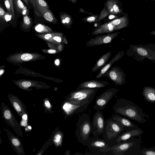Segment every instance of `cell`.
<instances>
[{"label":"cell","instance_id":"60d3db41","mask_svg":"<svg viewBox=\"0 0 155 155\" xmlns=\"http://www.w3.org/2000/svg\"><path fill=\"white\" fill-rule=\"evenodd\" d=\"M61 138V136L60 135L57 134L55 137V141L57 142H58L60 141Z\"/></svg>","mask_w":155,"mask_h":155},{"label":"cell","instance_id":"f907efd6","mask_svg":"<svg viewBox=\"0 0 155 155\" xmlns=\"http://www.w3.org/2000/svg\"><path fill=\"white\" fill-rule=\"evenodd\" d=\"M74 155H84V154L81 153H78V152H76L74 154Z\"/></svg>","mask_w":155,"mask_h":155},{"label":"cell","instance_id":"277c9868","mask_svg":"<svg viewBox=\"0 0 155 155\" xmlns=\"http://www.w3.org/2000/svg\"><path fill=\"white\" fill-rule=\"evenodd\" d=\"M98 89L88 88H76L71 92L67 99L68 102L72 104L82 105L90 104Z\"/></svg>","mask_w":155,"mask_h":155},{"label":"cell","instance_id":"1f68e13d","mask_svg":"<svg viewBox=\"0 0 155 155\" xmlns=\"http://www.w3.org/2000/svg\"><path fill=\"white\" fill-rule=\"evenodd\" d=\"M41 6L49 9V6L44 0H35Z\"/></svg>","mask_w":155,"mask_h":155},{"label":"cell","instance_id":"f35d334b","mask_svg":"<svg viewBox=\"0 0 155 155\" xmlns=\"http://www.w3.org/2000/svg\"><path fill=\"white\" fill-rule=\"evenodd\" d=\"M12 142L13 144L15 146H18L20 144L19 141L17 139H13L12 140Z\"/></svg>","mask_w":155,"mask_h":155},{"label":"cell","instance_id":"681fc988","mask_svg":"<svg viewBox=\"0 0 155 155\" xmlns=\"http://www.w3.org/2000/svg\"><path fill=\"white\" fill-rule=\"evenodd\" d=\"M21 125L23 126H26L27 125L26 122L25 121H22V122H21Z\"/></svg>","mask_w":155,"mask_h":155},{"label":"cell","instance_id":"52a82bcc","mask_svg":"<svg viewBox=\"0 0 155 155\" xmlns=\"http://www.w3.org/2000/svg\"><path fill=\"white\" fill-rule=\"evenodd\" d=\"M118 90L114 88L107 89L101 94L96 99L93 108L95 110L102 111L113 97L117 93Z\"/></svg>","mask_w":155,"mask_h":155},{"label":"cell","instance_id":"bcb514c9","mask_svg":"<svg viewBox=\"0 0 155 155\" xmlns=\"http://www.w3.org/2000/svg\"><path fill=\"white\" fill-rule=\"evenodd\" d=\"M55 63L57 65H58L59 64L60 62L59 60L57 59L55 61Z\"/></svg>","mask_w":155,"mask_h":155},{"label":"cell","instance_id":"8fae6325","mask_svg":"<svg viewBox=\"0 0 155 155\" xmlns=\"http://www.w3.org/2000/svg\"><path fill=\"white\" fill-rule=\"evenodd\" d=\"M123 5L119 0H107L104 3V7L110 14L123 15L125 12L122 8Z\"/></svg>","mask_w":155,"mask_h":155},{"label":"cell","instance_id":"7402d4cb","mask_svg":"<svg viewBox=\"0 0 155 155\" xmlns=\"http://www.w3.org/2000/svg\"><path fill=\"white\" fill-rule=\"evenodd\" d=\"M14 5L16 12L18 14H22L24 16L28 14L26 7L21 0H13Z\"/></svg>","mask_w":155,"mask_h":155},{"label":"cell","instance_id":"5b68a950","mask_svg":"<svg viewBox=\"0 0 155 155\" xmlns=\"http://www.w3.org/2000/svg\"><path fill=\"white\" fill-rule=\"evenodd\" d=\"M86 146L94 155H106L110 147L103 138L94 137H90Z\"/></svg>","mask_w":155,"mask_h":155},{"label":"cell","instance_id":"816d5d0a","mask_svg":"<svg viewBox=\"0 0 155 155\" xmlns=\"http://www.w3.org/2000/svg\"><path fill=\"white\" fill-rule=\"evenodd\" d=\"M25 3L28 5H29V0H23Z\"/></svg>","mask_w":155,"mask_h":155},{"label":"cell","instance_id":"4316f807","mask_svg":"<svg viewBox=\"0 0 155 155\" xmlns=\"http://www.w3.org/2000/svg\"><path fill=\"white\" fill-rule=\"evenodd\" d=\"M23 21L22 25L26 27L30 26L32 23V20L28 15L24 16Z\"/></svg>","mask_w":155,"mask_h":155},{"label":"cell","instance_id":"ba28073f","mask_svg":"<svg viewBox=\"0 0 155 155\" xmlns=\"http://www.w3.org/2000/svg\"><path fill=\"white\" fill-rule=\"evenodd\" d=\"M105 121L102 112L97 110L91 121V134L93 137H98L102 135Z\"/></svg>","mask_w":155,"mask_h":155},{"label":"cell","instance_id":"11a10c76","mask_svg":"<svg viewBox=\"0 0 155 155\" xmlns=\"http://www.w3.org/2000/svg\"><path fill=\"white\" fill-rule=\"evenodd\" d=\"M145 0V1H148V0ZM152 0V1H154L155 2V0Z\"/></svg>","mask_w":155,"mask_h":155},{"label":"cell","instance_id":"3957f363","mask_svg":"<svg viewBox=\"0 0 155 155\" xmlns=\"http://www.w3.org/2000/svg\"><path fill=\"white\" fill-rule=\"evenodd\" d=\"M125 131L124 126L111 117L105 121L102 137L111 147L117 144V138Z\"/></svg>","mask_w":155,"mask_h":155},{"label":"cell","instance_id":"4dcf8cb0","mask_svg":"<svg viewBox=\"0 0 155 155\" xmlns=\"http://www.w3.org/2000/svg\"><path fill=\"white\" fill-rule=\"evenodd\" d=\"M4 4L6 8L7 12L12 15L11 6L9 0H4Z\"/></svg>","mask_w":155,"mask_h":155},{"label":"cell","instance_id":"cb8c5ba5","mask_svg":"<svg viewBox=\"0 0 155 155\" xmlns=\"http://www.w3.org/2000/svg\"><path fill=\"white\" fill-rule=\"evenodd\" d=\"M99 15H94L85 17L82 18L81 20L85 22L89 23H95V21L99 17Z\"/></svg>","mask_w":155,"mask_h":155},{"label":"cell","instance_id":"d6986e66","mask_svg":"<svg viewBox=\"0 0 155 155\" xmlns=\"http://www.w3.org/2000/svg\"><path fill=\"white\" fill-rule=\"evenodd\" d=\"M123 53L122 51L119 52L116 54L109 62L101 69L99 73L96 75V78L98 79L103 77V76L109 69L112 64L120 59L122 57L123 55Z\"/></svg>","mask_w":155,"mask_h":155},{"label":"cell","instance_id":"ab89813d","mask_svg":"<svg viewBox=\"0 0 155 155\" xmlns=\"http://www.w3.org/2000/svg\"><path fill=\"white\" fill-rule=\"evenodd\" d=\"M79 12L86 13L87 14H88L90 15H94L91 12H87L85 11L84 10L81 8L79 9Z\"/></svg>","mask_w":155,"mask_h":155},{"label":"cell","instance_id":"8d00e7d4","mask_svg":"<svg viewBox=\"0 0 155 155\" xmlns=\"http://www.w3.org/2000/svg\"><path fill=\"white\" fill-rule=\"evenodd\" d=\"M22 85L24 87L27 88L31 86V83L29 81H25L22 83Z\"/></svg>","mask_w":155,"mask_h":155},{"label":"cell","instance_id":"74e56055","mask_svg":"<svg viewBox=\"0 0 155 155\" xmlns=\"http://www.w3.org/2000/svg\"><path fill=\"white\" fill-rule=\"evenodd\" d=\"M13 105L14 108L15 110L18 112H20L21 110V108L19 105L16 102H14L13 103Z\"/></svg>","mask_w":155,"mask_h":155},{"label":"cell","instance_id":"5bb4252c","mask_svg":"<svg viewBox=\"0 0 155 155\" xmlns=\"http://www.w3.org/2000/svg\"><path fill=\"white\" fill-rule=\"evenodd\" d=\"M111 118L115 121L121 124L124 127L125 130H129L139 128L136 124L133 123L129 119L115 114L111 115Z\"/></svg>","mask_w":155,"mask_h":155},{"label":"cell","instance_id":"d6a6232c","mask_svg":"<svg viewBox=\"0 0 155 155\" xmlns=\"http://www.w3.org/2000/svg\"><path fill=\"white\" fill-rule=\"evenodd\" d=\"M11 6V9L12 11V19L13 20H14L15 19V11L14 7V3L13 0H9Z\"/></svg>","mask_w":155,"mask_h":155},{"label":"cell","instance_id":"836d02e7","mask_svg":"<svg viewBox=\"0 0 155 155\" xmlns=\"http://www.w3.org/2000/svg\"><path fill=\"white\" fill-rule=\"evenodd\" d=\"M137 51L142 56H145L147 54V51L143 48H138L137 49Z\"/></svg>","mask_w":155,"mask_h":155},{"label":"cell","instance_id":"8992f818","mask_svg":"<svg viewBox=\"0 0 155 155\" xmlns=\"http://www.w3.org/2000/svg\"><path fill=\"white\" fill-rule=\"evenodd\" d=\"M136 139L134 137L124 141L121 142L117 144L109 147L107 150L106 152H111L115 155L125 154L129 150L133 148L137 143Z\"/></svg>","mask_w":155,"mask_h":155},{"label":"cell","instance_id":"30bf717a","mask_svg":"<svg viewBox=\"0 0 155 155\" xmlns=\"http://www.w3.org/2000/svg\"><path fill=\"white\" fill-rule=\"evenodd\" d=\"M110 79L117 86H120L124 82V73L121 69L117 66L109 69L103 76Z\"/></svg>","mask_w":155,"mask_h":155},{"label":"cell","instance_id":"d590c367","mask_svg":"<svg viewBox=\"0 0 155 155\" xmlns=\"http://www.w3.org/2000/svg\"><path fill=\"white\" fill-rule=\"evenodd\" d=\"M4 116L6 119H10L11 117V115L10 111L8 110H5L4 113Z\"/></svg>","mask_w":155,"mask_h":155},{"label":"cell","instance_id":"e575fe53","mask_svg":"<svg viewBox=\"0 0 155 155\" xmlns=\"http://www.w3.org/2000/svg\"><path fill=\"white\" fill-rule=\"evenodd\" d=\"M108 16V20H111V21L120 17L119 16L116 14H109Z\"/></svg>","mask_w":155,"mask_h":155},{"label":"cell","instance_id":"ac0fdd59","mask_svg":"<svg viewBox=\"0 0 155 155\" xmlns=\"http://www.w3.org/2000/svg\"><path fill=\"white\" fill-rule=\"evenodd\" d=\"M129 21L128 15L125 13L122 16L109 22L114 25L117 31L127 27L129 24Z\"/></svg>","mask_w":155,"mask_h":155},{"label":"cell","instance_id":"ee69618b","mask_svg":"<svg viewBox=\"0 0 155 155\" xmlns=\"http://www.w3.org/2000/svg\"><path fill=\"white\" fill-rule=\"evenodd\" d=\"M45 106L48 108H50L51 107L50 104L48 101H46L45 102Z\"/></svg>","mask_w":155,"mask_h":155},{"label":"cell","instance_id":"f6af8a7d","mask_svg":"<svg viewBox=\"0 0 155 155\" xmlns=\"http://www.w3.org/2000/svg\"><path fill=\"white\" fill-rule=\"evenodd\" d=\"M56 51L54 49H49L48 51V52L50 54H54L56 53Z\"/></svg>","mask_w":155,"mask_h":155},{"label":"cell","instance_id":"f5cc1de1","mask_svg":"<svg viewBox=\"0 0 155 155\" xmlns=\"http://www.w3.org/2000/svg\"><path fill=\"white\" fill-rule=\"evenodd\" d=\"M4 72V70L3 69H1L0 70V74L2 75Z\"/></svg>","mask_w":155,"mask_h":155},{"label":"cell","instance_id":"e0dca14e","mask_svg":"<svg viewBox=\"0 0 155 155\" xmlns=\"http://www.w3.org/2000/svg\"><path fill=\"white\" fill-rule=\"evenodd\" d=\"M35 4L38 10L43 18L48 22L52 23H57V20L51 11L41 6L37 2H36Z\"/></svg>","mask_w":155,"mask_h":155},{"label":"cell","instance_id":"7a4b0ae2","mask_svg":"<svg viewBox=\"0 0 155 155\" xmlns=\"http://www.w3.org/2000/svg\"><path fill=\"white\" fill-rule=\"evenodd\" d=\"M89 114L83 113L79 115L76 124L75 135L78 141L86 146L91 134V122Z\"/></svg>","mask_w":155,"mask_h":155},{"label":"cell","instance_id":"83f0119b","mask_svg":"<svg viewBox=\"0 0 155 155\" xmlns=\"http://www.w3.org/2000/svg\"><path fill=\"white\" fill-rule=\"evenodd\" d=\"M141 152L144 155H155V148L152 147L143 149Z\"/></svg>","mask_w":155,"mask_h":155},{"label":"cell","instance_id":"7bdbcfd3","mask_svg":"<svg viewBox=\"0 0 155 155\" xmlns=\"http://www.w3.org/2000/svg\"><path fill=\"white\" fill-rule=\"evenodd\" d=\"M53 39L55 40L58 42H60L61 41V38L58 36H55L53 38Z\"/></svg>","mask_w":155,"mask_h":155},{"label":"cell","instance_id":"7dc6e473","mask_svg":"<svg viewBox=\"0 0 155 155\" xmlns=\"http://www.w3.org/2000/svg\"><path fill=\"white\" fill-rule=\"evenodd\" d=\"M73 4H76L77 2V0H68Z\"/></svg>","mask_w":155,"mask_h":155},{"label":"cell","instance_id":"603a6c76","mask_svg":"<svg viewBox=\"0 0 155 155\" xmlns=\"http://www.w3.org/2000/svg\"><path fill=\"white\" fill-rule=\"evenodd\" d=\"M143 95L147 101L155 103V90L147 89L144 90Z\"/></svg>","mask_w":155,"mask_h":155},{"label":"cell","instance_id":"9a60e30c","mask_svg":"<svg viewBox=\"0 0 155 155\" xmlns=\"http://www.w3.org/2000/svg\"><path fill=\"white\" fill-rule=\"evenodd\" d=\"M109 83L106 81L92 80L83 82L79 84L77 89L88 88H100L106 87Z\"/></svg>","mask_w":155,"mask_h":155},{"label":"cell","instance_id":"7c38bea8","mask_svg":"<svg viewBox=\"0 0 155 155\" xmlns=\"http://www.w3.org/2000/svg\"><path fill=\"white\" fill-rule=\"evenodd\" d=\"M90 104H76L67 101L64 104L63 108L67 115H72L81 113L86 110Z\"/></svg>","mask_w":155,"mask_h":155},{"label":"cell","instance_id":"2e32d148","mask_svg":"<svg viewBox=\"0 0 155 155\" xmlns=\"http://www.w3.org/2000/svg\"><path fill=\"white\" fill-rule=\"evenodd\" d=\"M115 26L109 22L101 25L95 28L91 33V35H102L110 33L116 31Z\"/></svg>","mask_w":155,"mask_h":155},{"label":"cell","instance_id":"b9f144b4","mask_svg":"<svg viewBox=\"0 0 155 155\" xmlns=\"http://www.w3.org/2000/svg\"><path fill=\"white\" fill-rule=\"evenodd\" d=\"M51 36L52 35L51 34H47L45 35L44 38L45 39L48 40L51 37Z\"/></svg>","mask_w":155,"mask_h":155},{"label":"cell","instance_id":"ffe728a7","mask_svg":"<svg viewBox=\"0 0 155 155\" xmlns=\"http://www.w3.org/2000/svg\"><path fill=\"white\" fill-rule=\"evenodd\" d=\"M111 54L112 52L111 51H108L103 54L92 67V71L95 72L100 69L102 68L109 59Z\"/></svg>","mask_w":155,"mask_h":155},{"label":"cell","instance_id":"44dd1931","mask_svg":"<svg viewBox=\"0 0 155 155\" xmlns=\"http://www.w3.org/2000/svg\"><path fill=\"white\" fill-rule=\"evenodd\" d=\"M59 17L61 23L64 26L68 29L71 28L73 20L70 15L66 12H60Z\"/></svg>","mask_w":155,"mask_h":155},{"label":"cell","instance_id":"4fadbf2b","mask_svg":"<svg viewBox=\"0 0 155 155\" xmlns=\"http://www.w3.org/2000/svg\"><path fill=\"white\" fill-rule=\"evenodd\" d=\"M144 132L139 127L130 130H126L122 132L117 137L116 142L118 143L135 137H138L140 138L141 134Z\"/></svg>","mask_w":155,"mask_h":155},{"label":"cell","instance_id":"6da1fadb","mask_svg":"<svg viewBox=\"0 0 155 155\" xmlns=\"http://www.w3.org/2000/svg\"><path fill=\"white\" fill-rule=\"evenodd\" d=\"M112 108L115 114L140 123L147 122L144 117H150L143 112L142 109L138 105L124 98L117 99Z\"/></svg>","mask_w":155,"mask_h":155},{"label":"cell","instance_id":"f546056e","mask_svg":"<svg viewBox=\"0 0 155 155\" xmlns=\"http://www.w3.org/2000/svg\"><path fill=\"white\" fill-rule=\"evenodd\" d=\"M32 58V56L30 54H25L22 55L21 59L24 61H27L31 60Z\"/></svg>","mask_w":155,"mask_h":155},{"label":"cell","instance_id":"9c48e42d","mask_svg":"<svg viewBox=\"0 0 155 155\" xmlns=\"http://www.w3.org/2000/svg\"><path fill=\"white\" fill-rule=\"evenodd\" d=\"M120 33V32L117 31L104 35H97L86 42V45L87 47H90L111 43Z\"/></svg>","mask_w":155,"mask_h":155},{"label":"cell","instance_id":"c3c4849f","mask_svg":"<svg viewBox=\"0 0 155 155\" xmlns=\"http://www.w3.org/2000/svg\"><path fill=\"white\" fill-rule=\"evenodd\" d=\"M22 118L25 120H26L27 119V115H26V114H25L23 116H22Z\"/></svg>","mask_w":155,"mask_h":155},{"label":"cell","instance_id":"d4e9b609","mask_svg":"<svg viewBox=\"0 0 155 155\" xmlns=\"http://www.w3.org/2000/svg\"><path fill=\"white\" fill-rule=\"evenodd\" d=\"M109 14L108 12L104 7L99 14V17L95 21V23H99L101 20L104 19L105 18L108 16Z\"/></svg>","mask_w":155,"mask_h":155},{"label":"cell","instance_id":"484cf974","mask_svg":"<svg viewBox=\"0 0 155 155\" xmlns=\"http://www.w3.org/2000/svg\"><path fill=\"white\" fill-rule=\"evenodd\" d=\"M35 30L38 32L48 31L50 30L49 28L41 24H38L35 27Z\"/></svg>","mask_w":155,"mask_h":155},{"label":"cell","instance_id":"db71d44e","mask_svg":"<svg viewBox=\"0 0 155 155\" xmlns=\"http://www.w3.org/2000/svg\"><path fill=\"white\" fill-rule=\"evenodd\" d=\"M28 128L30 129H31V127L30 126H29L28 127Z\"/></svg>","mask_w":155,"mask_h":155},{"label":"cell","instance_id":"f1b7e54d","mask_svg":"<svg viewBox=\"0 0 155 155\" xmlns=\"http://www.w3.org/2000/svg\"><path fill=\"white\" fill-rule=\"evenodd\" d=\"M5 11L4 10L1 5H0V20L1 21H3L5 20V15L6 13Z\"/></svg>","mask_w":155,"mask_h":155}]
</instances>
